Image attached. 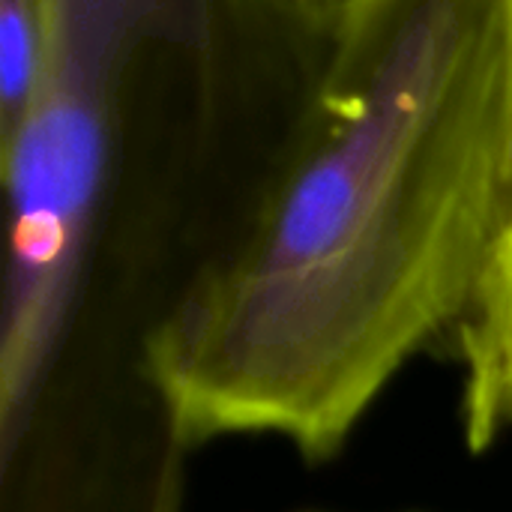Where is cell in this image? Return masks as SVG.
<instances>
[{"mask_svg": "<svg viewBox=\"0 0 512 512\" xmlns=\"http://www.w3.org/2000/svg\"><path fill=\"white\" fill-rule=\"evenodd\" d=\"M510 213V0H369L240 240L144 342L174 438L330 456L462 321Z\"/></svg>", "mask_w": 512, "mask_h": 512, "instance_id": "cell-1", "label": "cell"}, {"mask_svg": "<svg viewBox=\"0 0 512 512\" xmlns=\"http://www.w3.org/2000/svg\"><path fill=\"white\" fill-rule=\"evenodd\" d=\"M510 15H512V0H510Z\"/></svg>", "mask_w": 512, "mask_h": 512, "instance_id": "cell-6", "label": "cell"}, {"mask_svg": "<svg viewBox=\"0 0 512 512\" xmlns=\"http://www.w3.org/2000/svg\"><path fill=\"white\" fill-rule=\"evenodd\" d=\"M45 0H0V135L27 114L45 69Z\"/></svg>", "mask_w": 512, "mask_h": 512, "instance_id": "cell-4", "label": "cell"}, {"mask_svg": "<svg viewBox=\"0 0 512 512\" xmlns=\"http://www.w3.org/2000/svg\"><path fill=\"white\" fill-rule=\"evenodd\" d=\"M48 51L0 135L9 258L0 423L24 429L111 192L153 156L276 177L330 36L291 0H45Z\"/></svg>", "mask_w": 512, "mask_h": 512, "instance_id": "cell-2", "label": "cell"}, {"mask_svg": "<svg viewBox=\"0 0 512 512\" xmlns=\"http://www.w3.org/2000/svg\"><path fill=\"white\" fill-rule=\"evenodd\" d=\"M300 15L321 33H333L336 27H342L357 9H363L369 0H291Z\"/></svg>", "mask_w": 512, "mask_h": 512, "instance_id": "cell-5", "label": "cell"}, {"mask_svg": "<svg viewBox=\"0 0 512 512\" xmlns=\"http://www.w3.org/2000/svg\"><path fill=\"white\" fill-rule=\"evenodd\" d=\"M465 438L474 453L512 429V213L462 315Z\"/></svg>", "mask_w": 512, "mask_h": 512, "instance_id": "cell-3", "label": "cell"}]
</instances>
